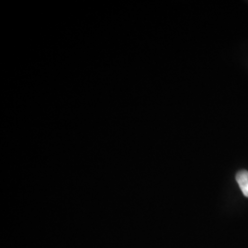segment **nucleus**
Masks as SVG:
<instances>
[{
	"label": "nucleus",
	"instance_id": "f257e3e1",
	"mask_svg": "<svg viewBox=\"0 0 248 248\" xmlns=\"http://www.w3.org/2000/svg\"><path fill=\"white\" fill-rule=\"evenodd\" d=\"M236 181L243 194L248 198V171L242 170L238 172L236 175Z\"/></svg>",
	"mask_w": 248,
	"mask_h": 248
}]
</instances>
